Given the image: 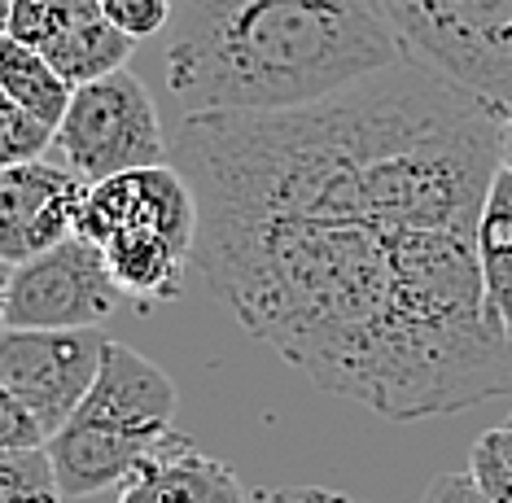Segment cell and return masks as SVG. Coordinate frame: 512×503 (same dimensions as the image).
I'll use <instances>...</instances> for the list:
<instances>
[{
	"instance_id": "obj_12",
	"label": "cell",
	"mask_w": 512,
	"mask_h": 503,
	"mask_svg": "<svg viewBox=\"0 0 512 503\" xmlns=\"http://www.w3.org/2000/svg\"><path fill=\"white\" fill-rule=\"evenodd\" d=\"M101 259H106V272L110 280L119 285L123 298L141 302H167L184 289V276H189V263H193V250L162 232H145V228H127V232H114L97 245Z\"/></svg>"
},
{
	"instance_id": "obj_13",
	"label": "cell",
	"mask_w": 512,
	"mask_h": 503,
	"mask_svg": "<svg viewBox=\"0 0 512 503\" xmlns=\"http://www.w3.org/2000/svg\"><path fill=\"white\" fill-rule=\"evenodd\" d=\"M477 267L486 311L512 342V171L499 167L477 215Z\"/></svg>"
},
{
	"instance_id": "obj_21",
	"label": "cell",
	"mask_w": 512,
	"mask_h": 503,
	"mask_svg": "<svg viewBox=\"0 0 512 503\" xmlns=\"http://www.w3.org/2000/svg\"><path fill=\"white\" fill-rule=\"evenodd\" d=\"M250 503H359L355 495H342V490L329 486H272L250 495Z\"/></svg>"
},
{
	"instance_id": "obj_16",
	"label": "cell",
	"mask_w": 512,
	"mask_h": 503,
	"mask_svg": "<svg viewBox=\"0 0 512 503\" xmlns=\"http://www.w3.org/2000/svg\"><path fill=\"white\" fill-rule=\"evenodd\" d=\"M53 149V127L40 123L0 92V167H27V162H44Z\"/></svg>"
},
{
	"instance_id": "obj_15",
	"label": "cell",
	"mask_w": 512,
	"mask_h": 503,
	"mask_svg": "<svg viewBox=\"0 0 512 503\" xmlns=\"http://www.w3.org/2000/svg\"><path fill=\"white\" fill-rule=\"evenodd\" d=\"M0 503H62L53 464L40 451H0Z\"/></svg>"
},
{
	"instance_id": "obj_3",
	"label": "cell",
	"mask_w": 512,
	"mask_h": 503,
	"mask_svg": "<svg viewBox=\"0 0 512 503\" xmlns=\"http://www.w3.org/2000/svg\"><path fill=\"white\" fill-rule=\"evenodd\" d=\"M176 416V385L141 350L106 342L97 381L44 442L62 499L119 490L162 447Z\"/></svg>"
},
{
	"instance_id": "obj_19",
	"label": "cell",
	"mask_w": 512,
	"mask_h": 503,
	"mask_svg": "<svg viewBox=\"0 0 512 503\" xmlns=\"http://www.w3.org/2000/svg\"><path fill=\"white\" fill-rule=\"evenodd\" d=\"M44 434L14 394L0 385V451H40Z\"/></svg>"
},
{
	"instance_id": "obj_25",
	"label": "cell",
	"mask_w": 512,
	"mask_h": 503,
	"mask_svg": "<svg viewBox=\"0 0 512 503\" xmlns=\"http://www.w3.org/2000/svg\"><path fill=\"white\" fill-rule=\"evenodd\" d=\"M0 175H5V167H0Z\"/></svg>"
},
{
	"instance_id": "obj_4",
	"label": "cell",
	"mask_w": 512,
	"mask_h": 503,
	"mask_svg": "<svg viewBox=\"0 0 512 503\" xmlns=\"http://www.w3.org/2000/svg\"><path fill=\"white\" fill-rule=\"evenodd\" d=\"M412 62L473 97L512 105V0H372Z\"/></svg>"
},
{
	"instance_id": "obj_7",
	"label": "cell",
	"mask_w": 512,
	"mask_h": 503,
	"mask_svg": "<svg viewBox=\"0 0 512 503\" xmlns=\"http://www.w3.org/2000/svg\"><path fill=\"white\" fill-rule=\"evenodd\" d=\"M106 342L101 329H0V385L31 412L44 442L97 381Z\"/></svg>"
},
{
	"instance_id": "obj_6",
	"label": "cell",
	"mask_w": 512,
	"mask_h": 503,
	"mask_svg": "<svg viewBox=\"0 0 512 503\" xmlns=\"http://www.w3.org/2000/svg\"><path fill=\"white\" fill-rule=\"evenodd\" d=\"M119 307L123 294L101 250L84 237H66L36 259L9 267L0 329H101V320Z\"/></svg>"
},
{
	"instance_id": "obj_20",
	"label": "cell",
	"mask_w": 512,
	"mask_h": 503,
	"mask_svg": "<svg viewBox=\"0 0 512 503\" xmlns=\"http://www.w3.org/2000/svg\"><path fill=\"white\" fill-rule=\"evenodd\" d=\"M421 503H486V495L477 490L469 469H464V473H438L421 495Z\"/></svg>"
},
{
	"instance_id": "obj_17",
	"label": "cell",
	"mask_w": 512,
	"mask_h": 503,
	"mask_svg": "<svg viewBox=\"0 0 512 503\" xmlns=\"http://www.w3.org/2000/svg\"><path fill=\"white\" fill-rule=\"evenodd\" d=\"M469 477L486 503H512V420L499 429H486L469 451Z\"/></svg>"
},
{
	"instance_id": "obj_1",
	"label": "cell",
	"mask_w": 512,
	"mask_h": 503,
	"mask_svg": "<svg viewBox=\"0 0 512 503\" xmlns=\"http://www.w3.org/2000/svg\"><path fill=\"white\" fill-rule=\"evenodd\" d=\"M504 114L403 57L302 110L184 119L193 263L241 329L386 420L508 394L477 267Z\"/></svg>"
},
{
	"instance_id": "obj_24",
	"label": "cell",
	"mask_w": 512,
	"mask_h": 503,
	"mask_svg": "<svg viewBox=\"0 0 512 503\" xmlns=\"http://www.w3.org/2000/svg\"><path fill=\"white\" fill-rule=\"evenodd\" d=\"M5 285H9V267L0 263V324H5Z\"/></svg>"
},
{
	"instance_id": "obj_10",
	"label": "cell",
	"mask_w": 512,
	"mask_h": 503,
	"mask_svg": "<svg viewBox=\"0 0 512 503\" xmlns=\"http://www.w3.org/2000/svg\"><path fill=\"white\" fill-rule=\"evenodd\" d=\"M88 184L62 162H27L0 175V263L18 267L75 237Z\"/></svg>"
},
{
	"instance_id": "obj_14",
	"label": "cell",
	"mask_w": 512,
	"mask_h": 503,
	"mask_svg": "<svg viewBox=\"0 0 512 503\" xmlns=\"http://www.w3.org/2000/svg\"><path fill=\"white\" fill-rule=\"evenodd\" d=\"M0 92L57 132V123H62L75 88L66 84L36 49H27V44H18L5 35V40H0Z\"/></svg>"
},
{
	"instance_id": "obj_18",
	"label": "cell",
	"mask_w": 512,
	"mask_h": 503,
	"mask_svg": "<svg viewBox=\"0 0 512 503\" xmlns=\"http://www.w3.org/2000/svg\"><path fill=\"white\" fill-rule=\"evenodd\" d=\"M106 22H114L127 40H149V35H158L162 27H171V9H176V0H97Z\"/></svg>"
},
{
	"instance_id": "obj_5",
	"label": "cell",
	"mask_w": 512,
	"mask_h": 503,
	"mask_svg": "<svg viewBox=\"0 0 512 503\" xmlns=\"http://www.w3.org/2000/svg\"><path fill=\"white\" fill-rule=\"evenodd\" d=\"M53 149L62 167L84 184H101L110 175L141 167H162L171 158L154 92L127 66L71 92V105L53 132Z\"/></svg>"
},
{
	"instance_id": "obj_8",
	"label": "cell",
	"mask_w": 512,
	"mask_h": 503,
	"mask_svg": "<svg viewBox=\"0 0 512 503\" xmlns=\"http://www.w3.org/2000/svg\"><path fill=\"white\" fill-rule=\"evenodd\" d=\"M9 40L36 49L71 88L114 75L136 53V40L106 22L97 0H14Z\"/></svg>"
},
{
	"instance_id": "obj_9",
	"label": "cell",
	"mask_w": 512,
	"mask_h": 503,
	"mask_svg": "<svg viewBox=\"0 0 512 503\" xmlns=\"http://www.w3.org/2000/svg\"><path fill=\"white\" fill-rule=\"evenodd\" d=\"M127 228H145L162 232V237L197 245V202L189 180L162 162V167H141V171H123L110 175L101 184H88L84 206L75 219V237H84L92 245H101L114 232Z\"/></svg>"
},
{
	"instance_id": "obj_2",
	"label": "cell",
	"mask_w": 512,
	"mask_h": 503,
	"mask_svg": "<svg viewBox=\"0 0 512 503\" xmlns=\"http://www.w3.org/2000/svg\"><path fill=\"white\" fill-rule=\"evenodd\" d=\"M403 57L372 0H180L162 75L184 119L281 114Z\"/></svg>"
},
{
	"instance_id": "obj_23",
	"label": "cell",
	"mask_w": 512,
	"mask_h": 503,
	"mask_svg": "<svg viewBox=\"0 0 512 503\" xmlns=\"http://www.w3.org/2000/svg\"><path fill=\"white\" fill-rule=\"evenodd\" d=\"M9 14H14V0H0V40L9 35Z\"/></svg>"
},
{
	"instance_id": "obj_22",
	"label": "cell",
	"mask_w": 512,
	"mask_h": 503,
	"mask_svg": "<svg viewBox=\"0 0 512 503\" xmlns=\"http://www.w3.org/2000/svg\"><path fill=\"white\" fill-rule=\"evenodd\" d=\"M499 167L512 171V105L504 114V127H499Z\"/></svg>"
},
{
	"instance_id": "obj_11",
	"label": "cell",
	"mask_w": 512,
	"mask_h": 503,
	"mask_svg": "<svg viewBox=\"0 0 512 503\" xmlns=\"http://www.w3.org/2000/svg\"><path fill=\"white\" fill-rule=\"evenodd\" d=\"M114 503H250V499L228 464L197 451L193 438L171 429L162 438V447L119 486Z\"/></svg>"
}]
</instances>
